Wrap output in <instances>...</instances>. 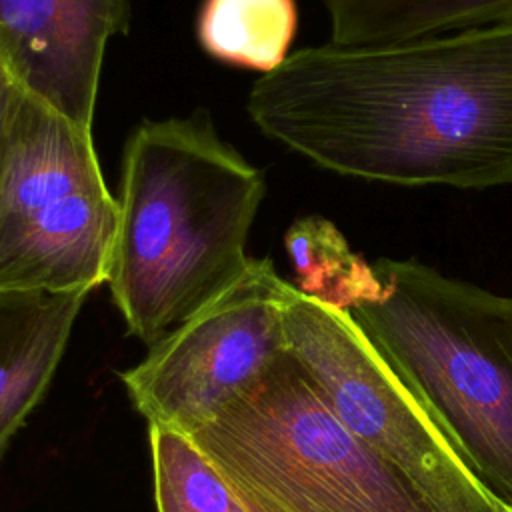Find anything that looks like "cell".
Segmentation results:
<instances>
[{"instance_id": "6da1fadb", "label": "cell", "mask_w": 512, "mask_h": 512, "mask_svg": "<svg viewBox=\"0 0 512 512\" xmlns=\"http://www.w3.org/2000/svg\"><path fill=\"white\" fill-rule=\"evenodd\" d=\"M248 114L342 176L482 190L512 182V22L388 44H324L256 80Z\"/></svg>"}, {"instance_id": "7a4b0ae2", "label": "cell", "mask_w": 512, "mask_h": 512, "mask_svg": "<svg viewBox=\"0 0 512 512\" xmlns=\"http://www.w3.org/2000/svg\"><path fill=\"white\" fill-rule=\"evenodd\" d=\"M264 192L260 170L208 120L138 126L124 150L106 280L132 334L158 344L244 276Z\"/></svg>"}, {"instance_id": "3957f363", "label": "cell", "mask_w": 512, "mask_h": 512, "mask_svg": "<svg viewBox=\"0 0 512 512\" xmlns=\"http://www.w3.org/2000/svg\"><path fill=\"white\" fill-rule=\"evenodd\" d=\"M382 296L350 310L458 458L512 510V296L380 258Z\"/></svg>"}, {"instance_id": "277c9868", "label": "cell", "mask_w": 512, "mask_h": 512, "mask_svg": "<svg viewBox=\"0 0 512 512\" xmlns=\"http://www.w3.org/2000/svg\"><path fill=\"white\" fill-rule=\"evenodd\" d=\"M190 438L252 512H434L288 350Z\"/></svg>"}, {"instance_id": "5b68a950", "label": "cell", "mask_w": 512, "mask_h": 512, "mask_svg": "<svg viewBox=\"0 0 512 512\" xmlns=\"http://www.w3.org/2000/svg\"><path fill=\"white\" fill-rule=\"evenodd\" d=\"M116 222L92 134L26 92L0 170V290L90 294L108 280Z\"/></svg>"}, {"instance_id": "8992f818", "label": "cell", "mask_w": 512, "mask_h": 512, "mask_svg": "<svg viewBox=\"0 0 512 512\" xmlns=\"http://www.w3.org/2000/svg\"><path fill=\"white\" fill-rule=\"evenodd\" d=\"M288 354L338 420L392 464L434 512H502L348 310L284 286Z\"/></svg>"}, {"instance_id": "52a82bcc", "label": "cell", "mask_w": 512, "mask_h": 512, "mask_svg": "<svg viewBox=\"0 0 512 512\" xmlns=\"http://www.w3.org/2000/svg\"><path fill=\"white\" fill-rule=\"evenodd\" d=\"M282 280L270 260L178 326L122 374L150 424L190 436L252 384L284 350Z\"/></svg>"}, {"instance_id": "ba28073f", "label": "cell", "mask_w": 512, "mask_h": 512, "mask_svg": "<svg viewBox=\"0 0 512 512\" xmlns=\"http://www.w3.org/2000/svg\"><path fill=\"white\" fill-rule=\"evenodd\" d=\"M128 0H0V56L28 94L92 134L106 44Z\"/></svg>"}, {"instance_id": "9c48e42d", "label": "cell", "mask_w": 512, "mask_h": 512, "mask_svg": "<svg viewBox=\"0 0 512 512\" xmlns=\"http://www.w3.org/2000/svg\"><path fill=\"white\" fill-rule=\"evenodd\" d=\"M86 296L0 290V458L40 402Z\"/></svg>"}, {"instance_id": "30bf717a", "label": "cell", "mask_w": 512, "mask_h": 512, "mask_svg": "<svg viewBox=\"0 0 512 512\" xmlns=\"http://www.w3.org/2000/svg\"><path fill=\"white\" fill-rule=\"evenodd\" d=\"M332 44L368 46L512 22V0H322Z\"/></svg>"}, {"instance_id": "8fae6325", "label": "cell", "mask_w": 512, "mask_h": 512, "mask_svg": "<svg viewBox=\"0 0 512 512\" xmlns=\"http://www.w3.org/2000/svg\"><path fill=\"white\" fill-rule=\"evenodd\" d=\"M284 244L296 272V288L306 296L348 312L382 296L374 264L358 256L330 220L320 216L296 220Z\"/></svg>"}, {"instance_id": "7c38bea8", "label": "cell", "mask_w": 512, "mask_h": 512, "mask_svg": "<svg viewBox=\"0 0 512 512\" xmlns=\"http://www.w3.org/2000/svg\"><path fill=\"white\" fill-rule=\"evenodd\" d=\"M294 32V0H206L198 24L212 56L264 74L288 58Z\"/></svg>"}, {"instance_id": "4fadbf2b", "label": "cell", "mask_w": 512, "mask_h": 512, "mask_svg": "<svg viewBox=\"0 0 512 512\" xmlns=\"http://www.w3.org/2000/svg\"><path fill=\"white\" fill-rule=\"evenodd\" d=\"M158 512H252L190 436L150 424Z\"/></svg>"}, {"instance_id": "5bb4252c", "label": "cell", "mask_w": 512, "mask_h": 512, "mask_svg": "<svg viewBox=\"0 0 512 512\" xmlns=\"http://www.w3.org/2000/svg\"><path fill=\"white\" fill-rule=\"evenodd\" d=\"M24 94H26V90L20 84L18 76L6 64V60L0 56V170L8 156L18 108H20Z\"/></svg>"}, {"instance_id": "9a60e30c", "label": "cell", "mask_w": 512, "mask_h": 512, "mask_svg": "<svg viewBox=\"0 0 512 512\" xmlns=\"http://www.w3.org/2000/svg\"><path fill=\"white\" fill-rule=\"evenodd\" d=\"M502 512H512V510H502Z\"/></svg>"}]
</instances>
